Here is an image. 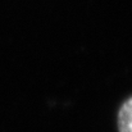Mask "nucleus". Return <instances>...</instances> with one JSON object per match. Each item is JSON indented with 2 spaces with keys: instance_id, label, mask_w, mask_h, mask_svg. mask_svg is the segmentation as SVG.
I'll return each instance as SVG.
<instances>
[{
  "instance_id": "nucleus-1",
  "label": "nucleus",
  "mask_w": 132,
  "mask_h": 132,
  "mask_svg": "<svg viewBox=\"0 0 132 132\" xmlns=\"http://www.w3.org/2000/svg\"><path fill=\"white\" fill-rule=\"evenodd\" d=\"M117 127L118 132H132V96L127 97L118 109Z\"/></svg>"
}]
</instances>
